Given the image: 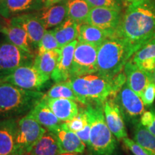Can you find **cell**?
<instances>
[{
	"instance_id": "6da1fadb",
	"label": "cell",
	"mask_w": 155,
	"mask_h": 155,
	"mask_svg": "<svg viewBox=\"0 0 155 155\" xmlns=\"http://www.w3.org/2000/svg\"><path fill=\"white\" fill-rule=\"evenodd\" d=\"M155 36V1L139 0L128 6L113 37L124 38L139 48Z\"/></svg>"
},
{
	"instance_id": "7a4b0ae2",
	"label": "cell",
	"mask_w": 155,
	"mask_h": 155,
	"mask_svg": "<svg viewBox=\"0 0 155 155\" xmlns=\"http://www.w3.org/2000/svg\"><path fill=\"white\" fill-rule=\"evenodd\" d=\"M81 98L85 106H103L109 98H114L127 82L124 72H121L114 78H107L94 74L70 78L65 81Z\"/></svg>"
},
{
	"instance_id": "3957f363",
	"label": "cell",
	"mask_w": 155,
	"mask_h": 155,
	"mask_svg": "<svg viewBox=\"0 0 155 155\" xmlns=\"http://www.w3.org/2000/svg\"><path fill=\"white\" fill-rule=\"evenodd\" d=\"M139 49L138 46L124 38H108L98 48L96 73L114 78L122 72L127 62Z\"/></svg>"
},
{
	"instance_id": "277c9868",
	"label": "cell",
	"mask_w": 155,
	"mask_h": 155,
	"mask_svg": "<svg viewBox=\"0 0 155 155\" xmlns=\"http://www.w3.org/2000/svg\"><path fill=\"white\" fill-rule=\"evenodd\" d=\"M44 95L39 91L26 90L2 81L0 84V116L15 118L27 115Z\"/></svg>"
},
{
	"instance_id": "5b68a950",
	"label": "cell",
	"mask_w": 155,
	"mask_h": 155,
	"mask_svg": "<svg viewBox=\"0 0 155 155\" xmlns=\"http://www.w3.org/2000/svg\"><path fill=\"white\" fill-rule=\"evenodd\" d=\"M85 110L91 124L89 151L93 155H114L117 141L106 124L103 106H86Z\"/></svg>"
},
{
	"instance_id": "8992f818",
	"label": "cell",
	"mask_w": 155,
	"mask_h": 155,
	"mask_svg": "<svg viewBox=\"0 0 155 155\" xmlns=\"http://www.w3.org/2000/svg\"><path fill=\"white\" fill-rule=\"evenodd\" d=\"M50 78L42 74L33 63L19 67L1 81L26 90L40 91L47 86Z\"/></svg>"
},
{
	"instance_id": "52a82bcc",
	"label": "cell",
	"mask_w": 155,
	"mask_h": 155,
	"mask_svg": "<svg viewBox=\"0 0 155 155\" xmlns=\"http://www.w3.org/2000/svg\"><path fill=\"white\" fill-rule=\"evenodd\" d=\"M35 55L30 54L8 40L0 42V80L19 67L34 63Z\"/></svg>"
},
{
	"instance_id": "ba28073f",
	"label": "cell",
	"mask_w": 155,
	"mask_h": 155,
	"mask_svg": "<svg viewBox=\"0 0 155 155\" xmlns=\"http://www.w3.org/2000/svg\"><path fill=\"white\" fill-rule=\"evenodd\" d=\"M48 130L29 115L17 120V147L18 155H27Z\"/></svg>"
},
{
	"instance_id": "9c48e42d",
	"label": "cell",
	"mask_w": 155,
	"mask_h": 155,
	"mask_svg": "<svg viewBox=\"0 0 155 155\" xmlns=\"http://www.w3.org/2000/svg\"><path fill=\"white\" fill-rule=\"evenodd\" d=\"M99 46L78 42L71 71V78L97 72V57Z\"/></svg>"
},
{
	"instance_id": "30bf717a",
	"label": "cell",
	"mask_w": 155,
	"mask_h": 155,
	"mask_svg": "<svg viewBox=\"0 0 155 155\" xmlns=\"http://www.w3.org/2000/svg\"><path fill=\"white\" fill-rule=\"evenodd\" d=\"M113 98L119 106L125 119L134 124L139 122L141 114L144 111V104L141 97L129 88L127 83Z\"/></svg>"
},
{
	"instance_id": "8fae6325",
	"label": "cell",
	"mask_w": 155,
	"mask_h": 155,
	"mask_svg": "<svg viewBox=\"0 0 155 155\" xmlns=\"http://www.w3.org/2000/svg\"><path fill=\"white\" fill-rule=\"evenodd\" d=\"M122 17L121 11L108 7H92L86 22L107 31L114 36Z\"/></svg>"
},
{
	"instance_id": "7c38bea8",
	"label": "cell",
	"mask_w": 155,
	"mask_h": 155,
	"mask_svg": "<svg viewBox=\"0 0 155 155\" xmlns=\"http://www.w3.org/2000/svg\"><path fill=\"white\" fill-rule=\"evenodd\" d=\"M12 18L25 29L28 34L32 50L34 52L38 51L39 44L47 30L42 25L41 21L39 19L36 12L24 13Z\"/></svg>"
},
{
	"instance_id": "4fadbf2b",
	"label": "cell",
	"mask_w": 155,
	"mask_h": 155,
	"mask_svg": "<svg viewBox=\"0 0 155 155\" xmlns=\"http://www.w3.org/2000/svg\"><path fill=\"white\" fill-rule=\"evenodd\" d=\"M104 116L107 126L117 139L127 137L124 117L113 98H109L103 105Z\"/></svg>"
},
{
	"instance_id": "5bb4252c",
	"label": "cell",
	"mask_w": 155,
	"mask_h": 155,
	"mask_svg": "<svg viewBox=\"0 0 155 155\" xmlns=\"http://www.w3.org/2000/svg\"><path fill=\"white\" fill-rule=\"evenodd\" d=\"M3 20L0 32L6 37L7 40L15 45L25 50L27 53L35 55L34 50L31 46L29 38L25 29L12 18Z\"/></svg>"
},
{
	"instance_id": "9a60e30c",
	"label": "cell",
	"mask_w": 155,
	"mask_h": 155,
	"mask_svg": "<svg viewBox=\"0 0 155 155\" xmlns=\"http://www.w3.org/2000/svg\"><path fill=\"white\" fill-rule=\"evenodd\" d=\"M17 120L16 118L0 119V155H18Z\"/></svg>"
},
{
	"instance_id": "2e32d148",
	"label": "cell",
	"mask_w": 155,
	"mask_h": 155,
	"mask_svg": "<svg viewBox=\"0 0 155 155\" xmlns=\"http://www.w3.org/2000/svg\"><path fill=\"white\" fill-rule=\"evenodd\" d=\"M44 7V0H1L0 16L9 19L17 15L38 11Z\"/></svg>"
},
{
	"instance_id": "e0dca14e",
	"label": "cell",
	"mask_w": 155,
	"mask_h": 155,
	"mask_svg": "<svg viewBox=\"0 0 155 155\" xmlns=\"http://www.w3.org/2000/svg\"><path fill=\"white\" fill-rule=\"evenodd\" d=\"M124 71L127 84L140 97L146 87L154 80V75L141 70L131 59L125 65Z\"/></svg>"
},
{
	"instance_id": "ac0fdd59",
	"label": "cell",
	"mask_w": 155,
	"mask_h": 155,
	"mask_svg": "<svg viewBox=\"0 0 155 155\" xmlns=\"http://www.w3.org/2000/svg\"><path fill=\"white\" fill-rule=\"evenodd\" d=\"M52 132L57 137L61 153L83 154L86 150V144L81 140L76 133L65 127L63 122Z\"/></svg>"
},
{
	"instance_id": "d6986e66",
	"label": "cell",
	"mask_w": 155,
	"mask_h": 155,
	"mask_svg": "<svg viewBox=\"0 0 155 155\" xmlns=\"http://www.w3.org/2000/svg\"><path fill=\"white\" fill-rule=\"evenodd\" d=\"M78 42V40H75L61 48L59 63L51 75V79L55 83L65 82L71 78V67Z\"/></svg>"
},
{
	"instance_id": "ffe728a7",
	"label": "cell",
	"mask_w": 155,
	"mask_h": 155,
	"mask_svg": "<svg viewBox=\"0 0 155 155\" xmlns=\"http://www.w3.org/2000/svg\"><path fill=\"white\" fill-rule=\"evenodd\" d=\"M42 100L49 106L58 119L63 122L72 119L80 111L78 104L73 100L61 98H48L45 96V95Z\"/></svg>"
},
{
	"instance_id": "44dd1931",
	"label": "cell",
	"mask_w": 155,
	"mask_h": 155,
	"mask_svg": "<svg viewBox=\"0 0 155 155\" xmlns=\"http://www.w3.org/2000/svg\"><path fill=\"white\" fill-rule=\"evenodd\" d=\"M36 14L46 30L55 28L68 17L65 0L48 7H43L36 11Z\"/></svg>"
},
{
	"instance_id": "7402d4cb",
	"label": "cell",
	"mask_w": 155,
	"mask_h": 155,
	"mask_svg": "<svg viewBox=\"0 0 155 155\" xmlns=\"http://www.w3.org/2000/svg\"><path fill=\"white\" fill-rule=\"evenodd\" d=\"M131 60L141 70L155 75V36L139 48Z\"/></svg>"
},
{
	"instance_id": "603a6c76",
	"label": "cell",
	"mask_w": 155,
	"mask_h": 155,
	"mask_svg": "<svg viewBox=\"0 0 155 155\" xmlns=\"http://www.w3.org/2000/svg\"><path fill=\"white\" fill-rule=\"evenodd\" d=\"M28 114L48 131H55L63 123L43 100L39 101Z\"/></svg>"
},
{
	"instance_id": "cb8c5ba5",
	"label": "cell",
	"mask_w": 155,
	"mask_h": 155,
	"mask_svg": "<svg viewBox=\"0 0 155 155\" xmlns=\"http://www.w3.org/2000/svg\"><path fill=\"white\" fill-rule=\"evenodd\" d=\"M61 150L56 135L50 131H47L27 155H59Z\"/></svg>"
},
{
	"instance_id": "d4e9b609",
	"label": "cell",
	"mask_w": 155,
	"mask_h": 155,
	"mask_svg": "<svg viewBox=\"0 0 155 155\" xmlns=\"http://www.w3.org/2000/svg\"><path fill=\"white\" fill-rule=\"evenodd\" d=\"M79 23L67 18L61 24L53 30L61 49L66 45L78 40L79 32Z\"/></svg>"
},
{
	"instance_id": "484cf974",
	"label": "cell",
	"mask_w": 155,
	"mask_h": 155,
	"mask_svg": "<svg viewBox=\"0 0 155 155\" xmlns=\"http://www.w3.org/2000/svg\"><path fill=\"white\" fill-rule=\"evenodd\" d=\"M61 56V49L49 50L43 53H36L34 65L42 74L51 78L52 73L57 68Z\"/></svg>"
},
{
	"instance_id": "4316f807",
	"label": "cell",
	"mask_w": 155,
	"mask_h": 155,
	"mask_svg": "<svg viewBox=\"0 0 155 155\" xmlns=\"http://www.w3.org/2000/svg\"><path fill=\"white\" fill-rule=\"evenodd\" d=\"M111 33L87 22L79 25L78 40L79 42L94 44L100 46L108 38H111Z\"/></svg>"
},
{
	"instance_id": "83f0119b",
	"label": "cell",
	"mask_w": 155,
	"mask_h": 155,
	"mask_svg": "<svg viewBox=\"0 0 155 155\" xmlns=\"http://www.w3.org/2000/svg\"><path fill=\"white\" fill-rule=\"evenodd\" d=\"M68 10V18L75 22L83 23L86 22L92 7L86 0H65Z\"/></svg>"
},
{
	"instance_id": "f1b7e54d",
	"label": "cell",
	"mask_w": 155,
	"mask_h": 155,
	"mask_svg": "<svg viewBox=\"0 0 155 155\" xmlns=\"http://www.w3.org/2000/svg\"><path fill=\"white\" fill-rule=\"evenodd\" d=\"M134 141L151 155H155V136L139 121L135 124Z\"/></svg>"
},
{
	"instance_id": "f546056e",
	"label": "cell",
	"mask_w": 155,
	"mask_h": 155,
	"mask_svg": "<svg viewBox=\"0 0 155 155\" xmlns=\"http://www.w3.org/2000/svg\"><path fill=\"white\" fill-rule=\"evenodd\" d=\"M45 96L53 98H68L79 102L80 104L82 103L80 97L78 96L67 82L55 83V84L53 85L46 94H45Z\"/></svg>"
},
{
	"instance_id": "4dcf8cb0",
	"label": "cell",
	"mask_w": 155,
	"mask_h": 155,
	"mask_svg": "<svg viewBox=\"0 0 155 155\" xmlns=\"http://www.w3.org/2000/svg\"><path fill=\"white\" fill-rule=\"evenodd\" d=\"M58 48L61 49L59 44L57 41V39L53 33V30H47L45 32L40 44H39L37 53L41 54L45 53V52L58 49Z\"/></svg>"
},
{
	"instance_id": "1f68e13d",
	"label": "cell",
	"mask_w": 155,
	"mask_h": 155,
	"mask_svg": "<svg viewBox=\"0 0 155 155\" xmlns=\"http://www.w3.org/2000/svg\"><path fill=\"white\" fill-rule=\"evenodd\" d=\"M87 123H88V118L85 108H80V111L77 116L69 121L63 122L65 127L74 132L82 130Z\"/></svg>"
},
{
	"instance_id": "d6a6232c",
	"label": "cell",
	"mask_w": 155,
	"mask_h": 155,
	"mask_svg": "<svg viewBox=\"0 0 155 155\" xmlns=\"http://www.w3.org/2000/svg\"><path fill=\"white\" fill-rule=\"evenodd\" d=\"M92 7H108L122 11L124 0H86Z\"/></svg>"
},
{
	"instance_id": "836d02e7",
	"label": "cell",
	"mask_w": 155,
	"mask_h": 155,
	"mask_svg": "<svg viewBox=\"0 0 155 155\" xmlns=\"http://www.w3.org/2000/svg\"><path fill=\"white\" fill-rule=\"evenodd\" d=\"M144 106H150L155 100V83H150L146 87L141 96Z\"/></svg>"
},
{
	"instance_id": "e575fe53",
	"label": "cell",
	"mask_w": 155,
	"mask_h": 155,
	"mask_svg": "<svg viewBox=\"0 0 155 155\" xmlns=\"http://www.w3.org/2000/svg\"><path fill=\"white\" fill-rule=\"evenodd\" d=\"M124 144L129 149V151L134 155H151L148 152H147L144 149H143L140 145L135 142L133 139H131L128 137H125L122 139Z\"/></svg>"
},
{
	"instance_id": "d590c367",
	"label": "cell",
	"mask_w": 155,
	"mask_h": 155,
	"mask_svg": "<svg viewBox=\"0 0 155 155\" xmlns=\"http://www.w3.org/2000/svg\"><path fill=\"white\" fill-rule=\"evenodd\" d=\"M77 135L80 137V139L86 144L87 147H89L90 144V135H91V124L88 119V123L85 126L82 130L75 132Z\"/></svg>"
},
{
	"instance_id": "8d00e7d4",
	"label": "cell",
	"mask_w": 155,
	"mask_h": 155,
	"mask_svg": "<svg viewBox=\"0 0 155 155\" xmlns=\"http://www.w3.org/2000/svg\"><path fill=\"white\" fill-rule=\"evenodd\" d=\"M154 118V114L152 111H144V113L141 114L139 122L142 126L147 128L150 126L153 121Z\"/></svg>"
},
{
	"instance_id": "74e56055",
	"label": "cell",
	"mask_w": 155,
	"mask_h": 155,
	"mask_svg": "<svg viewBox=\"0 0 155 155\" xmlns=\"http://www.w3.org/2000/svg\"><path fill=\"white\" fill-rule=\"evenodd\" d=\"M153 114H154V118H153V121L152 122V124L149 126L147 128L149 131H150L152 134H154L155 136V109L152 110Z\"/></svg>"
},
{
	"instance_id": "f35d334b",
	"label": "cell",
	"mask_w": 155,
	"mask_h": 155,
	"mask_svg": "<svg viewBox=\"0 0 155 155\" xmlns=\"http://www.w3.org/2000/svg\"><path fill=\"white\" fill-rule=\"evenodd\" d=\"M65 1V0H44V7H48L50 6L55 5V4L60 3L61 2Z\"/></svg>"
},
{
	"instance_id": "ab89813d",
	"label": "cell",
	"mask_w": 155,
	"mask_h": 155,
	"mask_svg": "<svg viewBox=\"0 0 155 155\" xmlns=\"http://www.w3.org/2000/svg\"><path fill=\"white\" fill-rule=\"evenodd\" d=\"M59 155H82V154H78V153H61Z\"/></svg>"
},
{
	"instance_id": "60d3db41",
	"label": "cell",
	"mask_w": 155,
	"mask_h": 155,
	"mask_svg": "<svg viewBox=\"0 0 155 155\" xmlns=\"http://www.w3.org/2000/svg\"><path fill=\"white\" fill-rule=\"evenodd\" d=\"M137 1H139V0H124V2H126L128 3V4H130L134 2H137Z\"/></svg>"
},
{
	"instance_id": "b9f144b4",
	"label": "cell",
	"mask_w": 155,
	"mask_h": 155,
	"mask_svg": "<svg viewBox=\"0 0 155 155\" xmlns=\"http://www.w3.org/2000/svg\"><path fill=\"white\" fill-rule=\"evenodd\" d=\"M2 21L0 20V28H1V26H2Z\"/></svg>"
},
{
	"instance_id": "7bdbcfd3",
	"label": "cell",
	"mask_w": 155,
	"mask_h": 155,
	"mask_svg": "<svg viewBox=\"0 0 155 155\" xmlns=\"http://www.w3.org/2000/svg\"><path fill=\"white\" fill-rule=\"evenodd\" d=\"M2 81L1 80H0V84H1V83H2Z\"/></svg>"
},
{
	"instance_id": "ee69618b",
	"label": "cell",
	"mask_w": 155,
	"mask_h": 155,
	"mask_svg": "<svg viewBox=\"0 0 155 155\" xmlns=\"http://www.w3.org/2000/svg\"><path fill=\"white\" fill-rule=\"evenodd\" d=\"M0 2H1V0H0Z\"/></svg>"
},
{
	"instance_id": "f6af8a7d",
	"label": "cell",
	"mask_w": 155,
	"mask_h": 155,
	"mask_svg": "<svg viewBox=\"0 0 155 155\" xmlns=\"http://www.w3.org/2000/svg\"><path fill=\"white\" fill-rule=\"evenodd\" d=\"M154 78H155V77H154Z\"/></svg>"
}]
</instances>
